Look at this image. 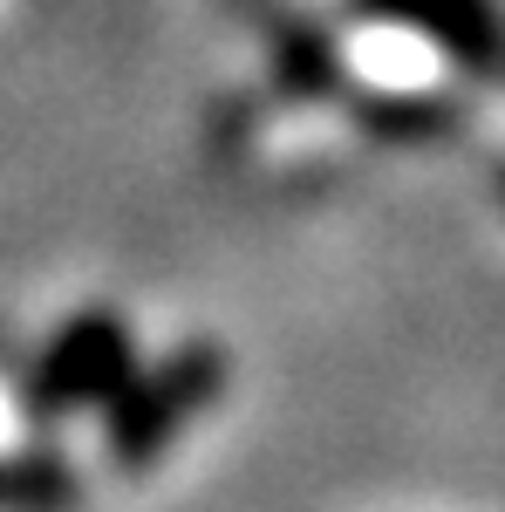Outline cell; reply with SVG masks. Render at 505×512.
<instances>
[{"label": "cell", "mask_w": 505, "mask_h": 512, "mask_svg": "<svg viewBox=\"0 0 505 512\" xmlns=\"http://www.w3.org/2000/svg\"><path fill=\"white\" fill-rule=\"evenodd\" d=\"M273 69H280V82L294 96H335L342 89V48L328 41V28H314V21H280Z\"/></svg>", "instance_id": "cell-5"}, {"label": "cell", "mask_w": 505, "mask_h": 512, "mask_svg": "<svg viewBox=\"0 0 505 512\" xmlns=\"http://www.w3.org/2000/svg\"><path fill=\"white\" fill-rule=\"evenodd\" d=\"M499 198H505V171H499Z\"/></svg>", "instance_id": "cell-6"}, {"label": "cell", "mask_w": 505, "mask_h": 512, "mask_svg": "<svg viewBox=\"0 0 505 512\" xmlns=\"http://www.w3.org/2000/svg\"><path fill=\"white\" fill-rule=\"evenodd\" d=\"M362 21H383L403 35L430 41L444 62H458L471 76L505 69V21L492 0H349Z\"/></svg>", "instance_id": "cell-3"}, {"label": "cell", "mask_w": 505, "mask_h": 512, "mask_svg": "<svg viewBox=\"0 0 505 512\" xmlns=\"http://www.w3.org/2000/svg\"><path fill=\"white\" fill-rule=\"evenodd\" d=\"M226 390V349L219 342H178L157 362H137L123 376V390L103 403V451L123 472H144L164 458L192 417L212 410V396Z\"/></svg>", "instance_id": "cell-1"}, {"label": "cell", "mask_w": 505, "mask_h": 512, "mask_svg": "<svg viewBox=\"0 0 505 512\" xmlns=\"http://www.w3.org/2000/svg\"><path fill=\"white\" fill-rule=\"evenodd\" d=\"M137 369V335L117 308H82L69 315L41 355L21 376V410L35 424H69L82 410H103L110 396L123 390V376Z\"/></svg>", "instance_id": "cell-2"}, {"label": "cell", "mask_w": 505, "mask_h": 512, "mask_svg": "<svg viewBox=\"0 0 505 512\" xmlns=\"http://www.w3.org/2000/svg\"><path fill=\"white\" fill-rule=\"evenodd\" d=\"M76 472L62 451H0V512H62Z\"/></svg>", "instance_id": "cell-4"}]
</instances>
